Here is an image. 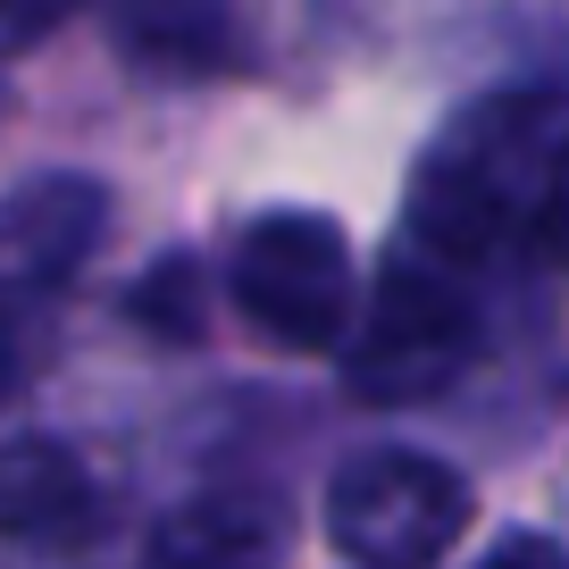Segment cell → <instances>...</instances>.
Here are the masks:
<instances>
[{
  "instance_id": "1",
  "label": "cell",
  "mask_w": 569,
  "mask_h": 569,
  "mask_svg": "<svg viewBox=\"0 0 569 569\" xmlns=\"http://www.w3.org/2000/svg\"><path fill=\"white\" fill-rule=\"evenodd\" d=\"M552 109L561 101H545V92H495L427 142L419 177H410V251L445 268H478L495 243H511L528 227L545 151L561 134Z\"/></svg>"
},
{
  "instance_id": "2",
  "label": "cell",
  "mask_w": 569,
  "mask_h": 569,
  "mask_svg": "<svg viewBox=\"0 0 569 569\" xmlns=\"http://www.w3.org/2000/svg\"><path fill=\"white\" fill-rule=\"evenodd\" d=\"M469 360H478V302H469L461 268L427 260V251H402L377 277L369 310H352L343 327V386L377 410L436 402Z\"/></svg>"
},
{
  "instance_id": "3",
  "label": "cell",
  "mask_w": 569,
  "mask_h": 569,
  "mask_svg": "<svg viewBox=\"0 0 569 569\" xmlns=\"http://www.w3.org/2000/svg\"><path fill=\"white\" fill-rule=\"evenodd\" d=\"M469 528V486L436 452L377 445L352 452L327 486V536L352 569H436Z\"/></svg>"
},
{
  "instance_id": "4",
  "label": "cell",
  "mask_w": 569,
  "mask_h": 569,
  "mask_svg": "<svg viewBox=\"0 0 569 569\" xmlns=\"http://www.w3.org/2000/svg\"><path fill=\"white\" fill-rule=\"evenodd\" d=\"M234 310L284 352H327L352 327V243L319 210H268L234 234Z\"/></svg>"
},
{
  "instance_id": "5",
  "label": "cell",
  "mask_w": 569,
  "mask_h": 569,
  "mask_svg": "<svg viewBox=\"0 0 569 569\" xmlns=\"http://www.w3.org/2000/svg\"><path fill=\"white\" fill-rule=\"evenodd\" d=\"M109 227V193L92 177H34L0 201V293H42Z\"/></svg>"
},
{
  "instance_id": "6",
  "label": "cell",
  "mask_w": 569,
  "mask_h": 569,
  "mask_svg": "<svg viewBox=\"0 0 569 569\" xmlns=\"http://www.w3.org/2000/svg\"><path fill=\"white\" fill-rule=\"evenodd\" d=\"M284 561V502L277 495H193L160 519L142 569H277Z\"/></svg>"
},
{
  "instance_id": "7",
  "label": "cell",
  "mask_w": 569,
  "mask_h": 569,
  "mask_svg": "<svg viewBox=\"0 0 569 569\" xmlns=\"http://www.w3.org/2000/svg\"><path fill=\"white\" fill-rule=\"evenodd\" d=\"M0 536H18V545H84L92 536V478L68 445H51V436L0 445Z\"/></svg>"
},
{
  "instance_id": "8",
  "label": "cell",
  "mask_w": 569,
  "mask_h": 569,
  "mask_svg": "<svg viewBox=\"0 0 569 569\" xmlns=\"http://www.w3.org/2000/svg\"><path fill=\"white\" fill-rule=\"evenodd\" d=\"M118 51L151 76H218L234 68V0H109Z\"/></svg>"
},
{
  "instance_id": "9",
  "label": "cell",
  "mask_w": 569,
  "mask_h": 569,
  "mask_svg": "<svg viewBox=\"0 0 569 569\" xmlns=\"http://www.w3.org/2000/svg\"><path fill=\"white\" fill-rule=\"evenodd\" d=\"M519 243H528L536 260H569V126L552 134V151H545V177H536V201H528Z\"/></svg>"
},
{
  "instance_id": "10",
  "label": "cell",
  "mask_w": 569,
  "mask_h": 569,
  "mask_svg": "<svg viewBox=\"0 0 569 569\" xmlns=\"http://www.w3.org/2000/svg\"><path fill=\"white\" fill-rule=\"evenodd\" d=\"M201 277H193V260H160L151 277L134 284V319L151 327V336H201Z\"/></svg>"
},
{
  "instance_id": "11",
  "label": "cell",
  "mask_w": 569,
  "mask_h": 569,
  "mask_svg": "<svg viewBox=\"0 0 569 569\" xmlns=\"http://www.w3.org/2000/svg\"><path fill=\"white\" fill-rule=\"evenodd\" d=\"M478 569H569V552L552 545V536H528V528H519V536H502Z\"/></svg>"
},
{
  "instance_id": "12",
  "label": "cell",
  "mask_w": 569,
  "mask_h": 569,
  "mask_svg": "<svg viewBox=\"0 0 569 569\" xmlns=\"http://www.w3.org/2000/svg\"><path fill=\"white\" fill-rule=\"evenodd\" d=\"M76 9H84V0H0V34H51Z\"/></svg>"
},
{
  "instance_id": "13",
  "label": "cell",
  "mask_w": 569,
  "mask_h": 569,
  "mask_svg": "<svg viewBox=\"0 0 569 569\" xmlns=\"http://www.w3.org/2000/svg\"><path fill=\"white\" fill-rule=\"evenodd\" d=\"M18 377H26V343H18V327H9V310H0V402L18 393Z\"/></svg>"
}]
</instances>
